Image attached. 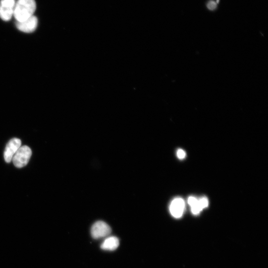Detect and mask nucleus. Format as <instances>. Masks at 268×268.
Segmentation results:
<instances>
[{
	"instance_id": "nucleus-1",
	"label": "nucleus",
	"mask_w": 268,
	"mask_h": 268,
	"mask_svg": "<svg viewBox=\"0 0 268 268\" xmlns=\"http://www.w3.org/2000/svg\"><path fill=\"white\" fill-rule=\"evenodd\" d=\"M36 8L35 0H18L13 16L17 22H22L34 15Z\"/></svg>"
},
{
	"instance_id": "nucleus-2",
	"label": "nucleus",
	"mask_w": 268,
	"mask_h": 268,
	"mask_svg": "<svg viewBox=\"0 0 268 268\" xmlns=\"http://www.w3.org/2000/svg\"><path fill=\"white\" fill-rule=\"evenodd\" d=\"M32 155V151L27 146H21L14 156L12 160L18 168H22L28 163Z\"/></svg>"
},
{
	"instance_id": "nucleus-3",
	"label": "nucleus",
	"mask_w": 268,
	"mask_h": 268,
	"mask_svg": "<svg viewBox=\"0 0 268 268\" xmlns=\"http://www.w3.org/2000/svg\"><path fill=\"white\" fill-rule=\"evenodd\" d=\"M112 229L110 226L104 221H97L92 226L91 235L94 239H100L110 235Z\"/></svg>"
},
{
	"instance_id": "nucleus-4",
	"label": "nucleus",
	"mask_w": 268,
	"mask_h": 268,
	"mask_svg": "<svg viewBox=\"0 0 268 268\" xmlns=\"http://www.w3.org/2000/svg\"><path fill=\"white\" fill-rule=\"evenodd\" d=\"M16 0H1L0 1V18L8 22L14 16Z\"/></svg>"
},
{
	"instance_id": "nucleus-5",
	"label": "nucleus",
	"mask_w": 268,
	"mask_h": 268,
	"mask_svg": "<svg viewBox=\"0 0 268 268\" xmlns=\"http://www.w3.org/2000/svg\"><path fill=\"white\" fill-rule=\"evenodd\" d=\"M38 25V19L33 15L22 22H16L17 28L25 33H31L35 31Z\"/></svg>"
},
{
	"instance_id": "nucleus-6",
	"label": "nucleus",
	"mask_w": 268,
	"mask_h": 268,
	"mask_svg": "<svg viewBox=\"0 0 268 268\" xmlns=\"http://www.w3.org/2000/svg\"><path fill=\"white\" fill-rule=\"evenodd\" d=\"M22 142L18 138H13L7 144L5 152L4 159L6 162L10 163L19 149L21 147Z\"/></svg>"
},
{
	"instance_id": "nucleus-7",
	"label": "nucleus",
	"mask_w": 268,
	"mask_h": 268,
	"mask_svg": "<svg viewBox=\"0 0 268 268\" xmlns=\"http://www.w3.org/2000/svg\"><path fill=\"white\" fill-rule=\"evenodd\" d=\"M184 208L185 202L184 200L180 198H178L172 201L170 207V210L173 217L179 218L182 217Z\"/></svg>"
},
{
	"instance_id": "nucleus-8",
	"label": "nucleus",
	"mask_w": 268,
	"mask_h": 268,
	"mask_svg": "<svg viewBox=\"0 0 268 268\" xmlns=\"http://www.w3.org/2000/svg\"><path fill=\"white\" fill-rule=\"evenodd\" d=\"M119 246V241L115 237H111L107 238L101 245L102 249L107 251H114Z\"/></svg>"
},
{
	"instance_id": "nucleus-9",
	"label": "nucleus",
	"mask_w": 268,
	"mask_h": 268,
	"mask_svg": "<svg viewBox=\"0 0 268 268\" xmlns=\"http://www.w3.org/2000/svg\"><path fill=\"white\" fill-rule=\"evenodd\" d=\"M198 201L200 206L202 208V209L206 208L208 206L209 202L207 198L204 197L201 198L198 200Z\"/></svg>"
},
{
	"instance_id": "nucleus-10",
	"label": "nucleus",
	"mask_w": 268,
	"mask_h": 268,
	"mask_svg": "<svg viewBox=\"0 0 268 268\" xmlns=\"http://www.w3.org/2000/svg\"><path fill=\"white\" fill-rule=\"evenodd\" d=\"M207 7L208 9L211 11L215 10L217 7V3L214 0H210L207 4Z\"/></svg>"
},
{
	"instance_id": "nucleus-11",
	"label": "nucleus",
	"mask_w": 268,
	"mask_h": 268,
	"mask_svg": "<svg viewBox=\"0 0 268 268\" xmlns=\"http://www.w3.org/2000/svg\"><path fill=\"white\" fill-rule=\"evenodd\" d=\"M198 200L194 197H190L188 199V202L191 207L196 205L198 203Z\"/></svg>"
},
{
	"instance_id": "nucleus-12",
	"label": "nucleus",
	"mask_w": 268,
	"mask_h": 268,
	"mask_svg": "<svg viewBox=\"0 0 268 268\" xmlns=\"http://www.w3.org/2000/svg\"><path fill=\"white\" fill-rule=\"evenodd\" d=\"M178 156L180 159H183L186 156L185 152L181 149L178 150L177 153Z\"/></svg>"
}]
</instances>
